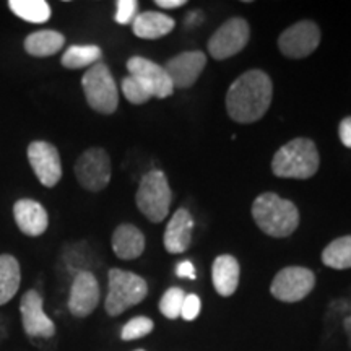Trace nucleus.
Listing matches in <instances>:
<instances>
[{"label":"nucleus","mask_w":351,"mask_h":351,"mask_svg":"<svg viewBox=\"0 0 351 351\" xmlns=\"http://www.w3.org/2000/svg\"><path fill=\"white\" fill-rule=\"evenodd\" d=\"M274 85L262 70H247L232 82L226 95V111L238 124H252L269 111Z\"/></svg>","instance_id":"obj_1"},{"label":"nucleus","mask_w":351,"mask_h":351,"mask_svg":"<svg viewBox=\"0 0 351 351\" xmlns=\"http://www.w3.org/2000/svg\"><path fill=\"white\" fill-rule=\"evenodd\" d=\"M252 217L261 231L271 238H288L300 225V210L274 192L261 194L252 204Z\"/></svg>","instance_id":"obj_2"},{"label":"nucleus","mask_w":351,"mask_h":351,"mask_svg":"<svg viewBox=\"0 0 351 351\" xmlns=\"http://www.w3.org/2000/svg\"><path fill=\"white\" fill-rule=\"evenodd\" d=\"M320 158L313 140L300 137L276 150L271 171L276 178L309 179L319 171Z\"/></svg>","instance_id":"obj_3"},{"label":"nucleus","mask_w":351,"mask_h":351,"mask_svg":"<svg viewBox=\"0 0 351 351\" xmlns=\"http://www.w3.org/2000/svg\"><path fill=\"white\" fill-rule=\"evenodd\" d=\"M148 295L147 280L121 269H111L108 274V296L104 309L111 317L124 314L127 309L137 306Z\"/></svg>","instance_id":"obj_4"},{"label":"nucleus","mask_w":351,"mask_h":351,"mask_svg":"<svg viewBox=\"0 0 351 351\" xmlns=\"http://www.w3.org/2000/svg\"><path fill=\"white\" fill-rule=\"evenodd\" d=\"M82 88L86 103L93 111L109 116L119 106V90L111 70L106 64L98 62L90 67L82 77Z\"/></svg>","instance_id":"obj_5"},{"label":"nucleus","mask_w":351,"mask_h":351,"mask_svg":"<svg viewBox=\"0 0 351 351\" xmlns=\"http://www.w3.org/2000/svg\"><path fill=\"white\" fill-rule=\"evenodd\" d=\"M171 189L165 173L150 171L140 181L135 202L137 207L152 223H160L168 217L171 207Z\"/></svg>","instance_id":"obj_6"},{"label":"nucleus","mask_w":351,"mask_h":351,"mask_svg":"<svg viewBox=\"0 0 351 351\" xmlns=\"http://www.w3.org/2000/svg\"><path fill=\"white\" fill-rule=\"evenodd\" d=\"M111 158L99 147L88 148L78 156L75 163V178L83 189L101 192L111 182Z\"/></svg>","instance_id":"obj_7"},{"label":"nucleus","mask_w":351,"mask_h":351,"mask_svg":"<svg viewBox=\"0 0 351 351\" xmlns=\"http://www.w3.org/2000/svg\"><path fill=\"white\" fill-rule=\"evenodd\" d=\"M251 29L247 21L239 16L226 20L208 39V52L213 59L225 60L236 56L247 46Z\"/></svg>","instance_id":"obj_8"},{"label":"nucleus","mask_w":351,"mask_h":351,"mask_svg":"<svg viewBox=\"0 0 351 351\" xmlns=\"http://www.w3.org/2000/svg\"><path fill=\"white\" fill-rule=\"evenodd\" d=\"M315 275L306 267H287L275 275L270 293L275 300L283 302H298L313 291Z\"/></svg>","instance_id":"obj_9"},{"label":"nucleus","mask_w":351,"mask_h":351,"mask_svg":"<svg viewBox=\"0 0 351 351\" xmlns=\"http://www.w3.org/2000/svg\"><path fill=\"white\" fill-rule=\"evenodd\" d=\"M127 70H129V75L135 78L150 93L152 98L165 99L173 95L174 85L166 73L165 67L153 62V60L138 56L130 57L127 60Z\"/></svg>","instance_id":"obj_10"},{"label":"nucleus","mask_w":351,"mask_h":351,"mask_svg":"<svg viewBox=\"0 0 351 351\" xmlns=\"http://www.w3.org/2000/svg\"><path fill=\"white\" fill-rule=\"evenodd\" d=\"M320 29L314 21L302 20L285 29L278 38V47L289 59H302L319 47Z\"/></svg>","instance_id":"obj_11"},{"label":"nucleus","mask_w":351,"mask_h":351,"mask_svg":"<svg viewBox=\"0 0 351 351\" xmlns=\"http://www.w3.org/2000/svg\"><path fill=\"white\" fill-rule=\"evenodd\" d=\"M28 161L44 187H54L62 178V161L57 148L44 140H34L28 147Z\"/></svg>","instance_id":"obj_12"},{"label":"nucleus","mask_w":351,"mask_h":351,"mask_svg":"<svg viewBox=\"0 0 351 351\" xmlns=\"http://www.w3.org/2000/svg\"><path fill=\"white\" fill-rule=\"evenodd\" d=\"M21 326L26 335L36 339H51L56 335V324L44 313V301L36 289H28L20 301Z\"/></svg>","instance_id":"obj_13"},{"label":"nucleus","mask_w":351,"mask_h":351,"mask_svg":"<svg viewBox=\"0 0 351 351\" xmlns=\"http://www.w3.org/2000/svg\"><path fill=\"white\" fill-rule=\"evenodd\" d=\"M99 283L90 270L78 271L70 287L69 311L73 317L83 319L95 313L99 304Z\"/></svg>","instance_id":"obj_14"},{"label":"nucleus","mask_w":351,"mask_h":351,"mask_svg":"<svg viewBox=\"0 0 351 351\" xmlns=\"http://www.w3.org/2000/svg\"><path fill=\"white\" fill-rule=\"evenodd\" d=\"M207 65V56L202 51H187L169 59L165 65L166 73L174 88H191Z\"/></svg>","instance_id":"obj_15"},{"label":"nucleus","mask_w":351,"mask_h":351,"mask_svg":"<svg viewBox=\"0 0 351 351\" xmlns=\"http://www.w3.org/2000/svg\"><path fill=\"white\" fill-rule=\"evenodd\" d=\"M13 218L16 226L29 238H38L46 232L49 226V215L46 208L33 199H20L13 205Z\"/></svg>","instance_id":"obj_16"},{"label":"nucleus","mask_w":351,"mask_h":351,"mask_svg":"<svg viewBox=\"0 0 351 351\" xmlns=\"http://www.w3.org/2000/svg\"><path fill=\"white\" fill-rule=\"evenodd\" d=\"M194 218L186 208H179L169 219L165 231V247L169 254H182L191 245Z\"/></svg>","instance_id":"obj_17"},{"label":"nucleus","mask_w":351,"mask_h":351,"mask_svg":"<svg viewBox=\"0 0 351 351\" xmlns=\"http://www.w3.org/2000/svg\"><path fill=\"white\" fill-rule=\"evenodd\" d=\"M241 267L239 262L230 254H223L215 258L212 267V282L219 296L228 298L234 295L239 287Z\"/></svg>","instance_id":"obj_18"},{"label":"nucleus","mask_w":351,"mask_h":351,"mask_svg":"<svg viewBox=\"0 0 351 351\" xmlns=\"http://www.w3.org/2000/svg\"><path fill=\"white\" fill-rule=\"evenodd\" d=\"M111 244L117 257L122 261H134L145 251V236L137 226L121 225L114 231Z\"/></svg>","instance_id":"obj_19"},{"label":"nucleus","mask_w":351,"mask_h":351,"mask_svg":"<svg viewBox=\"0 0 351 351\" xmlns=\"http://www.w3.org/2000/svg\"><path fill=\"white\" fill-rule=\"evenodd\" d=\"M176 21L160 12H143L132 21V32L142 39H160L174 29Z\"/></svg>","instance_id":"obj_20"},{"label":"nucleus","mask_w":351,"mask_h":351,"mask_svg":"<svg viewBox=\"0 0 351 351\" xmlns=\"http://www.w3.org/2000/svg\"><path fill=\"white\" fill-rule=\"evenodd\" d=\"M65 46V36L54 29H41L25 38L26 54L33 57H51Z\"/></svg>","instance_id":"obj_21"},{"label":"nucleus","mask_w":351,"mask_h":351,"mask_svg":"<svg viewBox=\"0 0 351 351\" xmlns=\"http://www.w3.org/2000/svg\"><path fill=\"white\" fill-rule=\"evenodd\" d=\"M20 285L21 269L19 261L10 254H0V306L15 298Z\"/></svg>","instance_id":"obj_22"},{"label":"nucleus","mask_w":351,"mask_h":351,"mask_svg":"<svg viewBox=\"0 0 351 351\" xmlns=\"http://www.w3.org/2000/svg\"><path fill=\"white\" fill-rule=\"evenodd\" d=\"M8 8L26 23L43 25L49 21L52 10L46 0H10Z\"/></svg>","instance_id":"obj_23"},{"label":"nucleus","mask_w":351,"mask_h":351,"mask_svg":"<svg viewBox=\"0 0 351 351\" xmlns=\"http://www.w3.org/2000/svg\"><path fill=\"white\" fill-rule=\"evenodd\" d=\"M101 57H103V51L98 46H95V44H85V46L75 44V46H70L64 52L60 64L70 70L93 67L95 64L101 62Z\"/></svg>","instance_id":"obj_24"},{"label":"nucleus","mask_w":351,"mask_h":351,"mask_svg":"<svg viewBox=\"0 0 351 351\" xmlns=\"http://www.w3.org/2000/svg\"><path fill=\"white\" fill-rule=\"evenodd\" d=\"M324 265L335 270L351 269V236L333 239L322 252Z\"/></svg>","instance_id":"obj_25"},{"label":"nucleus","mask_w":351,"mask_h":351,"mask_svg":"<svg viewBox=\"0 0 351 351\" xmlns=\"http://www.w3.org/2000/svg\"><path fill=\"white\" fill-rule=\"evenodd\" d=\"M184 300H186V293H184V289L178 287L169 288L160 301V313L163 314L166 319H171V320L181 317Z\"/></svg>","instance_id":"obj_26"},{"label":"nucleus","mask_w":351,"mask_h":351,"mask_svg":"<svg viewBox=\"0 0 351 351\" xmlns=\"http://www.w3.org/2000/svg\"><path fill=\"white\" fill-rule=\"evenodd\" d=\"M155 328V324L150 317H145V315H137V317L130 319L129 322L122 327L121 330V339L124 341H132L143 339V337L150 335Z\"/></svg>","instance_id":"obj_27"},{"label":"nucleus","mask_w":351,"mask_h":351,"mask_svg":"<svg viewBox=\"0 0 351 351\" xmlns=\"http://www.w3.org/2000/svg\"><path fill=\"white\" fill-rule=\"evenodd\" d=\"M121 86H122V93H124L125 99L132 104H145L152 99L150 93H148V91L130 75L122 80Z\"/></svg>","instance_id":"obj_28"},{"label":"nucleus","mask_w":351,"mask_h":351,"mask_svg":"<svg viewBox=\"0 0 351 351\" xmlns=\"http://www.w3.org/2000/svg\"><path fill=\"white\" fill-rule=\"evenodd\" d=\"M116 23L129 25L135 20L138 10L137 0H119L116 3Z\"/></svg>","instance_id":"obj_29"},{"label":"nucleus","mask_w":351,"mask_h":351,"mask_svg":"<svg viewBox=\"0 0 351 351\" xmlns=\"http://www.w3.org/2000/svg\"><path fill=\"white\" fill-rule=\"evenodd\" d=\"M200 311H202L200 298L197 295H187L181 309V317L191 322V320L197 319V315L200 314Z\"/></svg>","instance_id":"obj_30"},{"label":"nucleus","mask_w":351,"mask_h":351,"mask_svg":"<svg viewBox=\"0 0 351 351\" xmlns=\"http://www.w3.org/2000/svg\"><path fill=\"white\" fill-rule=\"evenodd\" d=\"M339 135H340L341 143H343L346 148H351V116L345 117V119L340 122Z\"/></svg>","instance_id":"obj_31"},{"label":"nucleus","mask_w":351,"mask_h":351,"mask_svg":"<svg viewBox=\"0 0 351 351\" xmlns=\"http://www.w3.org/2000/svg\"><path fill=\"white\" fill-rule=\"evenodd\" d=\"M176 275L181 276V278H189V280H195V267L192 265V262L184 261L176 267Z\"/></svg>","instance_id":"obj_32"},{"label":"nucleus","mask_w":351,"mask_h":351,"mask_svg":"<svg viewBox=\"0 0 351 351\" xmlns=\"http://www.w3.org/2000/svg\"><path fill=\"white\" fill-rule=\"evenodd\" d=\"M184 0H156V5L158 7H163V8H179L184 5Z\"/></svg>","instance_id":"obj_33"},{"label":"nucleus","mask_w":351,"mask_h":351,"mask_svg":"<svg viewBox=\"0 0 351 351\" xmlns=\"http://www.w3.org/2000/svg\"><path fill=\"white\" fill-rule=\"evenodd\" d=\"M343 328H345L346 337H348V345L351 348V315H348V317L343 320Z\"/></svg>","instance_id":"obj_34"},{"label":"nucleus","mask_w":351,"mask_h":351,"mask_svg":"<svg viewBox=\"0 0 351 351\" xmlns=\"http://www.w3.org/2000/svg\"><path fill=\"white\" fill-rule=\"evenodd\" d=\"M135 351H145V350H135Z\"/></svg>","instance_id":"obj_35"}]
</instances>
